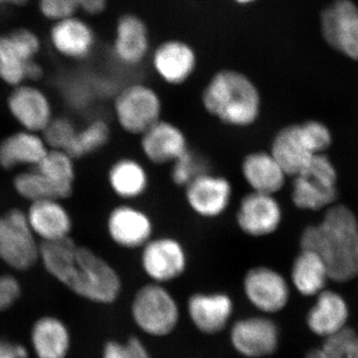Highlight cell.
I'll return each instance as SVG.
<instances>
[{
    "label": "cell",
    "instance_id": "1",
    "mask_svg": "<svg viewBox=\"0 0 358 358\" xmlns=\"http://www.w3.org/2000/svg\"><path fill=\"white\" fill-rule=\"evenodd\" d=\"M40 260L49 274L85 300L112 305L121 298L124 282L117 268L71 237L42 243Z\"/></svg>",
    "mask_w": 358,
    "mask_h": 358
},
{
    "label": "cell",
    "instance_id": "2",
    "mask_svg": "<svg viewBox=\"0 0 358 358\" xmlns=\"http://www.w3.org/2000/svg\"><path fill=\"white\" fill-rule=\"evenodd\" d=\"M300 245L320 255L333 281L345 282L357 277L358 221L345 205L329 207L322 222L306 227Z\"/></svg>",
    "mask_w": 358,
    "mask_h": 358
},
{
    "label": "cell",
    "instance_id": "3",
    "mask_svg": "<svg viewBox=\"0 0 358 358\" xmlns=\"http://www.w3.org/2000/svg\"><path fill=\"white\" fill-rule=\"evenodd\" d=\"M201 106L211 119L225 128L248 131L260 121L263 101L255 82L236 70H222L209 80L201 93Z\"/></svg>",
    "mask_w": 358,
    "mask_h": 358
},
{
    "label": "cell",
    "instance_id": "4",
    "mask_svg": "<svg viewBox=\"0 0 358 358\" xmlns=\"http://www.w3.org/2000/svg\"><path fill=\"white\" fill-rule=\"evenodd\" d=\"M331 145L329 128L317 121L288 124L280 129L271 141L274 155L289 178L303 173L315 155L322 154Z\"/></svg>",
    "mask_w": 358,
    "mask_h": 358
},
{
    "label": "cell",
    "instance_id": "5",
    "mask_svg": "<svg viewBox=\"0 0 358 358\" xmlns=\"http://www.w3.org/2000/svg\"><path fill=\"white\" fill-rule=\"evenodd\" d=\"M131 317L141 333L166 338L178 327L180 306L166 285L148 282L136 289L131 301Z\"/></svg>",
    "mask_w": 358,
    "mask_h": 358
},
{
    "label": "cell",
    "instance_id": "6",
    "mask_svg": "<svg viewBox=\"0 0 358 358\" xmlns=\"http://www.w3.org/2000/svg\"><path fill=\"white\" fill-rule=\"evenodd\" d=\"M41 50L39 35L28 28L0 34V81L14 88L38 80L42 69L37 57Z\"/></svg>",
    "mask_w": 358,
    "mask_h": 358
},
{
    "label": "cell",
    "instance_id": "7",
    "mask_svg": "<svg viewBox=\"0 0 358 358\" xmlns=\"http://www.w3.org/2000/svg\"><path fill=\"white\" fill-rule=\"evenodd\" d=\"M183 201L193 216L217 221L233 210L236 189L232 179L213 169L205 171L182 189Z\"/></svg>",
    "mask_w": 358,
    "mask_h": 358
},
{
    "label": "cell",
    "instance_id": "8",
    "mask_svg": "<svg viewBox=\"0 0 358 358\" xmlns=\"http://www.w3.org/2000/svg\"><path fill=\"white\" fill-rule=\"evenodd\" d=\"M138 266L148 282L166 285L178 281L190 265L185 242L171 234H155L138 252Z\"/></svg>",
    "mask_w": 358,
    "mask_h": 358
},
{
    "label": "cell",
    "instance_id": "9",
    "mask_svg": "<svg viewBox=\"0 0 358 358\" xmlns=\"http://www.w3.org/2000/svg\"><path fill=\"white\" fill-rule=\"evenodd\" d=\"M113 114L122 133L138 138L164 119V103L152 87L141 83L129 85L115 95Z\"/></svg>",
    "mask_w": 358,
    "mask_h": 358
},
{
    "label": "cell",
    "instance_id": "10",
    "mask_svg": "<svg viewBox=\"0 0 358 358\" xmlns=\"http://www.w3.org/2000/svg\"><path fill=\"white\" fill-rule=\"evenodd\" d=\"M336 169L324 154L315 155L307 169L293 178L291 199L301 210L331 206L338 197Z\"/></svg>",
    "mask_w": 358,
    "mask_h": 358
},
{
    "label": "cell",
    "instance_id": "11",
    "mask_svg": "<svg viewBox=\"0 0 358 358\" xmlns=\"http://www.w3.org/2000/svg\"><path fill=\"white\" fill-rule=\"evenodd\" d=\"M282 218L284 212L277 195L247 190L233 207L235 227L248 239L273 236L281 227Z\"/></svg>",
    "mask_w": 358,
    "mask_h": 358
},
{
    "label": "cell",
    "instance_id": "12",
    "mask_svg": "<svg viewBox=\"0 0 358 358\" xmlns=\"http://www.w3.org/2000/svg\"><path fill=\"white\" fill-rule=\"evenodd\" d=\"M245 300L261 315L282 312L291 298V284L277 268L258 264L245 271L241 281Z\"/></svg>",
    "mask_w": 358,
    "mask_h": 358
},
{
    "label": "cell",
    "instance_id": "13",
    "mask_svg": "<svg viewBox=\"0 0 358 358\" xmlns=\"http://www.w3.org/2000/svg\"><path fill=\"white\" fill-rule=\"evenodd\" d=\"M152 214L136 202H119L106 219V232L113 245L126 252H138L155 236Z\"/></svg>",
    "mask_w": 358,
    "mask_h": 358
},
{
    "label": "cell",
    "instance_id": "14",
    "mask_svg": "<svg viewBox=\"0 0 358 358\" xmlns=\"http://www.w3.org/2000/svg\"><path fill=\"white\" fill-rule=\"evenodd\" d=\"M26 214L18 209L0 217V260L18 271L28 270L40 259L41 245Z\"/></svg>",
    "mask_w": 358,
    "mask_h": 358
},
{
    "label": "cell",
    "instance_id": "15",
    "mask_svg": "<svg viewBox=\"0 0 358 358\" xmlns=\"http://www.w3.org/2000/svg\"><path fill=\"white\" fill-rule=\"evenodd\" d=\"M280 329L268 315H250L233 322L229 341L233 350L245 358H266L277 352Z\"/></svg>",
    "mask_w": 358,
    "mask_h": 358
},
{
    "label": "cell",
    "instance_id": "16",
    "mask_svg": "<svg viewBox=\"0 0 358 358\" xmlns=\"http://www.w3.org/2000/svg\"><path fill=\"white\" fill-rule=\"evenodd\" d=\"M138 141L141 157L150 166H169L192 148L185 129L164 117L141 134Z\"/></svg>",
    "mask_w": 358,
    "mask_h": 358
},
{
    "label": "cell",
    "instance_id": "17",
    "mask_svg": "<svg viewBox=\"0 0 358 358\" xmlns=\"http://www.w3.org/2000/svg\"><path fill=\"white\" fill-rule=\"evenodd\" d=\"M186 313L199 333L215 336L229 326L235 313L234 299L224 291L194 292L186 301Z\"/></svg>",
    "mask_w": 358,
    "mask_h": 358
},
{
    "label": "cell",
    "instance_id": "18",
    "mask_svg": "<svg viewBox=\"0 0 358 358\" xmlns=\"http://www.w3.org/2000/svg\"><path fill=\"white\" fill-rule=\"evenodd\" d=\"M322 32L329 46L358 61V7L352 0H336L320 18Z\"/></svg>",
    "mask_w": 358,
    "mask_h": 358
},
{
    "label": "cell",
    "instance_id": "19",
    "mask_svg": "<svg viewBox=\"0 0 358 358\" xmlns=\"http://www.w3.org/2000/svg\"><path fill=\"white\" fill-rule=\"evenodd\" d=\"M141 157L122 155L112 162L107 173L110 192L120 202H138L152 187V174Z\"/></svg>",
    "mask_w": 358,
    "mask_h": 358
},
{
    "label": "cell",
    "instance_id": "20",
    "mask_svg": "<svg viewBox=\"0 0 358 358\" xmlns=\"http://www.w3.org/2000/svg\"><path fill=\"white\" fill-rule=\"evenodd\" d=\"M238 169L248 192L278 195L289 178L270 150L261 148L245 152Z\"/></svg>",
    "mask_w": 358,
    "mask_h": 358
},
{
    "label": "cell",
    "instance_id": "21",
    "mask_svg": "<svg viewBox=\"0 0 358 358\" xmlns=\"http://www.w3.org/2000/svg\"><path fill=\"white\" fill-rule=\"evenodd\" d=\"M48 42L52 50L60 57L83 60L95 48L96 34L84 18L79 15L68 16L52 21Z\"/></svg>",
    "mask_w": 358,
    "mask_h": 358
},
{
    "label": "cell",
    "instance_id": "22",
    "mask_svg": "<svg viewBox=\"0 0 358 358\" xmlns=\"http://www.w3.org/2000/svg\"><path fill=\"white\" fill-rule=\"evenodd\" d=\"M7 107L20 126L33 133H42L53 119L48 96L31 83L14 87L7 98Z\"/></svg>",
    "mask_w": 358,
    "mask_h": 358
},
{
    "label": "cell",
    "instance_id": "23",
    "mask_svg": "<svg viewBox=\"0 0 358 358\" xmlns=\"http://www.w3.org/2000/svg\"><path fill=\"white\" fill-rule=\"evenodd\" d=\"M152 62L155 72L162 81L171 86H180L194 73L196 54L185 42L171 40L157 47Z\"/></svg>",
    "mask_w": 358,
    "mask_h": 358
},
{
    "label": "cell",
    "instance_id": "24",
    "mask_svg": "<svg viewBox=\"0 0 358 358\" xmlns=\"http://www.w3.org/2000/svg\"><path fill=\"white\" fill-rule=\"evenodd\" d=\"M26 217L35 236L43 240L42 243L70 237L72 218L57 199L31 202Z\"/></svg>",
    "mask_w": 358,
    "mask_h": 358
},
{
    "label": "cell",
    "instance_id": "25",
    "mask_svg": "<svg viewBox=\"0 0 358 358\" xmlns=\"http://www.w3.org/2000/svg\"><path fill=\"white\" fill-rule=\"evenodd\" d=\"M350 310L345 299L333 291H322L308 310L307 324L310 331L322 338H329L345 329Z\"/></svg>",
    "mask_w": 358,
    "mask_h": 358
},
{
    "label": "cell",
    "instance_id": "26",
    "mask_svg": "<svg viewBox=\"0 0 358 358\" xmlns=\"http://www.w3.org/2000/svg\"><path fill=\"white\" fill-rule=\"evenodd\" d=\"M150 34L147 24L134 14H124L115 26L114 51L121 62L136 65L147 56Z\"/></svg>",
    "mask_w": 358,
    "mask_h": 358
},
{
    "label": "cell",
    "instance_id": "27",
    "mask_svg": "<svg viewBox=\"0 0 358 358\" xmlns=\"http://www.w3.org/2000/svg\"><path fill=\"white\" fill-rule=\"evenodd\" d=\"M48 145L38 133L24 131L10 134L0 143V166L6 169L33 166L44 159Z\"/></svg>",
    "mask_w": 358,
    "mask_h": 358
},
{
    "label": "cell",
    "instance_id": "28",
    "mask_svg": "<svg viewBox=\"0 0 358 358\" xmlns=\"http://www.w3.org/2000/svg\"><path fill=\"white\" fill-rule=\"evenodd\" d=\"M329 272L324 260L315 252L301 249L294 258L289 273V284L301 296H317L324 291Z\"/></svg>",
    "mask_w": 358,
    "mask_h": 358
},
{
    "label": "cell",
    "instance_id": "29",
    "mask_svg": "<svg viewBox=\"0 0 358 358\" xmlns=\"http://www.w3.org/2000/svg\"><path fill=\"white\" fill-rule=\"evenodd\" d=\"M32 343L38 358H65L69 352L70 336L62 322L43 317L33 327Z\"/></svg>",
    "mask_w": 358,
    "mask_h": 358
},
{
    "label": "cell",
    "instance_id": "30",
    "mask_svg": "<svg viewBox=\"0 0 358 358\" xmlns=\"http://www.w3.org/2000/svg\"><path fill=\"white\" fill-rule=\"evenodd\" d=\"M55 190L59 199H67L74 190V159L62 150H49L44 159L34 166Z\"/></svg>",
    "mask_w": 358,
    "mask_h": 358
},
{
    "label": "cell",
    "instance_id": "31",
    "mask_svg": "<svg viewBox=\"0 0 358 358\" xmlns=\"http://www.w3.org/2000/svg\"><path fill=\"white\" fill-rule=\"evenodd\" d=\"M112 128L105 119H95L86 126L77 129L67 154L73 159H83L100 152L109 145Z\"/></svg>",
    "mask_w": 358,
    "mask_h": 358
},
{
    "label": "cell",
    "instance_id": "32",
    "mask_svg": "<svg viewBox=\"0 0 358 358\" xmlns=\"http://www.w3.org/2000/svg\"><path fill=\"white\" fill-rule=\"evenodd\" d=\"M107 4L108 0H37L40 14L51 22L79 13L98 15Z\"/></svg>",
    "mask_w": 358,
    "mask_h": 358
},
{
    "label": "cell",
    "instance_id": "33",
    "mask_svg": "<svg viewBox=\"0 0 358 358\" xmlns=\"http://www.w3.org/2000/svg\"><path fill=\"white\" fill-rule=\"evenodd\" d=\"M210 169L211 164L207 157L192 148L169 166V180L182 190L193 179Z\"/></svg>",
    "mask_w": 358,
    "mask_h": 358
},
{
    "label": "cell",
    "instance_id": "34",
    "mask_svg": "<svg viewBox=\"0 0 358 358\" xmlns=\"http://www.w3.org/2000/svg\"><path fill=\"white\" fill-rule=\"evenodd\" d=\"M306 358H358V334L350 327L324 338Z\"/></svg>",
    "mask_w": 358,
    "mask_h": 358
},
{
    "label": "cell",
    "instance_id": "35",
    "mask_svg": "<svg viewBox=\"0 0 358 358\" xmlns=\"http://www.w3.org/2000/svg\"><path fill=\"white\" fill-rule=\"evenodd\" d=\"M13 185L20 196L31 202L45 199L59 200L50 183L35 167L31 171L17 174L14 178Z\"/></svg>",
    "mask_w": 358,
    "mask_h": 358
},
{
    "label": "cell",
    "instance_id": "36",
    "mask_svg": "<svg viewBox=\"0 0 358 358\" xmlns=\"http://www.w3.org/2000/svg\"><path fill=\"white\" fill-rule=\"evenodd\" d=\"M77 129L74 122L67 117H53L42 131V138L49 150L66 152L72 143Z\"/></svg>",
    "mask_w": 358,
    "mask_h": 358
},
{
    "label": "cell",
    "instance_id": "37",
    "mask_svg": "<svg viewBox=\"0 0 358 358\" xmlns=\"http://www.w3.org/2000/svg\"><path fill=\"white\" fill-rule=\"evenodd\" d=\"M102 358H152L147 345L136 336L124 341H110L103 346Z\"/></svg>",
    "mask_w": 358,
    "mask_h": 358
},
{
    "label": "cell",
    "instance_id": "38",
    "mask_svg": "<svg viewBox=\"0 0 358 358\" xmlns=\"http://www.w3.org/2000/svg\"><path fill=\"white\" fill-rule=\"evenodd\" d=\"M21 293L20 285L17 280L10 275L0 277V300L2 310L13 306Z\"/></svg>",
    "mask_w": 358,
    "mask_h": 358
},
{
    "label": "cell",
    "instance_id": "39",
    "mask_svg": "<svg viewBox=\"0 0 358 358\" xmlns=\"http://www.w3.org/2000/svg\"><path fill=\"white\" fill-rule=\"evenodd\" d=\"M0 358H27V350L23 346L0 339Z\"/></svg>",
    "mask_w": 358,
    "mask_h": 358
},
{
    "label": "cell",
    "instance_id": "40",
    "mask_svg": "<svg viewBox=\"0 0 358 358\" xmlns=\"http://www.w3.org/2000/svg\"><path fill=\"white\" fill-rule=\"evenodd\" d=\"M31 0H0V6H24L29 3Z\"/></svg>",
    "mask_w": 358,
    "mask_h": 358
},
{
    "label": "cell",
    "instance_id": "41",
    "mask_svg": "<svg viewBox=\"0 0 358 358\" xmlns=\"http://www.w3.org/2000/svg\"><path fill=\"white\" fill-rule=\"evenodd\" d=\"M234 1L239 4H250L255 2L256 0H234Z\"/></svg>",
    "mask_w": 358,
    "mask_h": 358
},
{
    "label": "cell",
    "instance_id": "42",
    "mask_svg": "<svg viewBox=\"0 0 358 358\" xmlns=\"http://www.w3.org/2000/svg\"><path fill=\"white\" fill-rule=\"evenodd\" d=\"M0 310H2V308H1V300H0Z\"/></svg>",
    "mask_w": 358,
    "mask_h": 358
}]
</instances>
